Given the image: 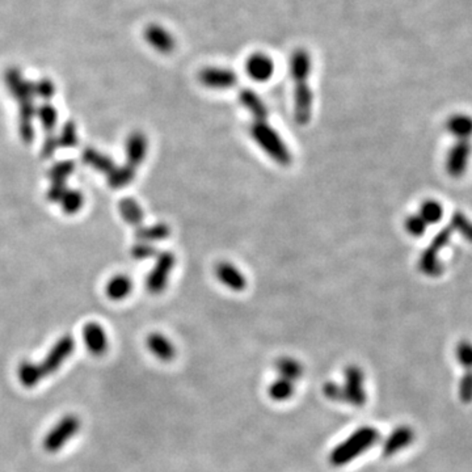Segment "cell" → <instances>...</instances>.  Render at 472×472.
I'll return each instance as SVG.
<instances>
[{"instance_id":"31","label":"cell","mask_w":472,"mask_h":472,"mask_svg":"<svg viewBox=\"0 0 472 472\" xmlns=\"http://www.w3.org/2000/svg\"><path fill=\"white\" fill-rule=\"evenodd\" d=\"M34 93L45 100H50L55 93V85L50 79H41L34 84Z\"/></svg>"},{"instance_id":"14","label":"cell","mask_w":472,"mask_h":472,"mask_svg":"<svg viewBox=\"0 0 472 472\" xmlns=\"http://www.w3.org/2000/svg\"><path fill=\"white\" fill-rule=\"evenodd\" d=\"M240 105L249 112L255 121H267L269 109L267 104L258 96V93L251 88H244L237 95Z\"/></svg>"},{"instance_id":"22","label":"cell","mask_w":472,"mask_h":472,"mask_svg":"<svg viewBox=\"0 0 472 472\" xmlns=\"http://www.w3.org/2000/svg\"><path fill=\"white\" fill-rule=\"evenodd\" d=\"M120 209H121V214L127 223L134 225V226H138L142 223L144 221L142 207L133 198H125L120 205Z\"/></svg>"},{"instance_id":"6","label":"cell","mask_w":472,"mask_h":472,"mask_svg":"<svg viewBox=\"0 0 472 472\" xmlns=\"http://www.w3.org/2000/svg\"><path fill=\"white\" fill-rule=\"evenodd\" d=\"M452 227L443 228L440 234H437L433 239L431 246L428 247L419 260V268L421 272L431 277H438L442 275V264L440 263V251L447 246L452 234Z\"/></svg>"},{"instance_id":"1","label":"cell","mask_w":472,"mask_h":472,"mask_svg":"<svg viewBox=\"0 0 472 472\" xmlns=\"http://www.w3.org/2000/svg\"><path fill=\"white\" fill-rule=\"evenodd\" d=\"M312 70V58L307 49L298 48L290 55L289 71L294 83V120L298 125H307L312 117L314 95L308 84Z\"/></svg>"},{"instance_id":"33","label":"cell","mask_w":472,"mask_h":472,"mask_svg":"<svg viewBox=\"0 0 472 472\" xmlns=\"http://www.w3.org/2000/svg\"><path fill=\"white\" fill-rule=\"evenodd\" d=\"M71 163H61V165H57L54 169L52 171V179L54 180V184H62L66 177L70 175L72 172Z\"/></svg>"},{"instance_id":"32","label":"cell","mask_w":472,"mask_h":472,"mask_svg":"<svg viewBox=\"0 0 472 472\" xmlns=\"http://www.w3.org/2000/svg\"><path fill=\"white\" fill-rule=\"evenodd\" d=\"M156 255V249L151 243H146V242H141L133 248V256L138 260H146V258H151Z\"/></svg>"},{"instance_id":"20","label":"cell","mask_w":472,"mask_h":472,"mask_svg":"<svg viewBox=\"0 0 472 472\" xmlns=\"http://www.w3.org/2000/svg\"><path fill=\"white\" fill-rule=\"evenodd\" d=\"M133 289L132 279L126 276H116L106 285V294L113 300H121L127 297Z\"/></svg>"},{"instance_id":"30","label":"cell","mask_w":472,"mask_h":472,"mask_svg":"<svg viewBox=\"0 0 472 472\" xmlns=\"http://www.w3.org/2000/svg\"><path fill=\"white\" fill-rule=\"evenodd\" d=\"M61 200L62 206H63L64 211H67V213L78 211L83 204L82 195L78 192H64V195Z\"/></svg>"},{"instance_id":"3","label":"cell","mask_w":472,"mask_h":472,"mask_svg":"<svg viewBox=\"0 0 472 472\" xmlns=\"http://www.w3.org/2000/svg\"><path fill=\"white\" fill-rule=\"evenodd\" d=\"M249 134L257 146L277 165H286L291 163L293 156L288 144L282 139L277 130L270 126L268 121H254L249 126Z\"/></svg>"},{"instance_id":"23","label":"cell","mask_w":472,"mask_h":472,"mask_svg":"<svg viewBox=\"0 0 472 472\" xmlns=\"http://www.w3.org/2000/svg\"><path fill=\"white\" fill-rule=\"evenodd\" d=\"M417 214L425 221L426 225H436L442 219L443 209L440 202L434 200H428L421 204L420 210Z\"/></svg>"},{"instance_id":"7","label":"cell","mask_w":472,"mask_h":472,"mask_svg":"<svg viewBox=\"0 0 472 472\" xmlns=\"http://www.w3.org/2000/svg\"><path fill=\"white\" fill-rule=\"evenodd\" d=\"M175 255L169 251L160 252L156 257L155 267L146 278V288L153 294H160L168 285L169 276L175 267Z\"/></svg>"},{"instance_id":"9","label":"cell","mask_w":472,"mask_h":472,"mask_svg":"<svg viewBox=\"0 0 472 472\" xmlns=\"http://www.w3.org/2000/svg\"><path fill=\"white\" fill-rule=\"evenodd\" d=\"M472 146L468 139H458L452 144L446 156V171L452 177H461L466 174L470 156H471Z\"/></svg>"},{"instance_id":"19","label":"cell","mask_w":472,"mask_h":472,"mask_svg":"<svg viewBox=\"0 0 472 472\" xmlns=\"http://www.w3.org/2000/svg\"><path fill=\"white\" fill-rule=\"evenodd\" d=\"M446 129L458 139H470L472 137V117L468 114H454L447 120Z\"/></svg>"},{"instance_id":"2","label":"cell","mask_w":472,"mask_h":472,"mask_svg":"<svg viewBox=\"0 0 472 472\" xmlns=\"http://www.w3.org/2000/svg\"><path fill=\"white\" fill-rule=\"evenodd\" d=\"M75 349V341L71 336L66 335L58 340L43 361L34 363L31 361H22L18 368V378L25 389H33L41 380L48 378L61 369L62 365L71 356Z\"/></svg>"},{"instance_id":"10","label":"cell","mask_w":472,"mask_h":472,"mask_svg":"<svg viewBox=\"0 0 472 472\" xmlns=\"http://www.w3.org/2000/svg\"><path fill=\"white\" fill-rule=\"evenodd\" d=\"M276 64L267 53H252L246 61V72L249 79L254 82L265 83L275 75Z\"/></svg>"},{"instance_id":"5","label":"cell","mask_w":472,"mask_h":472,"mask_svg":"<svg viewBox=\"0 0 472 472\" xmlns=\"http://www.w3.org/2000/svg\"><path fill=\"white\" fill-rule=\"evenodd\" d=\"M377 437L374 429L363 428L356 431L348 441L341 443L338 449H335L331 455V462L336 466L349 462L354 457L359 455L363 450L370 447Z\"/></svg>"},{"instance_id":"4","label":"cell","mask_w":472,"mask_h":472,"mask_svg":"<svg viewBox=\"0 0 472 472\" xmlns=\"http://www.w3.org/2000/svg\"><path fill=\"white\" fill-rule=\"evenodd\" d=\"M82 428V421L74 415L69 413L61 417L43 438V449L50 454L62 450L72 438L78 436Z\"/></svg>"},{"instance_id":"34","label":"cell","mask_w":472,"mask_h":472,"mask_svg":"<svg viewBox=\"0 0 472 472\" xmlns=\"http://www.w3.org/2000/svg\"><path fill=\"white\" fill-rule=\"evenodd\" d=\"M62 137H64L63 144L66 146H72L76 144V127L74 123H67L62 132Z\"/></svg>"},{"instance_id":"17","label":"cell","mask_w":472,"mask_h":472,"mask_svg":"<svg viewBox=\"0 0 472 472\" xmlns=\"http://www.w3.org/2000/svg\"><path fill=\"white\" fill-rule=\"evenodd\" d=\"M146 345L155 357L160 361L169 362L175 359V345L172 344L171 340L165 338L162 333H158V332L150 333L146 340Z\"/></svg>"},{"instance_id":"11","label":"cell","mask_w":472,"mask_h":472,"mask_svg":"<svg viewBox=\"0 0 472 472\" xmlns=\"http://www.w3.org/2000/svg\"><path fill=\"white\" fill-rule=\"evenodd\" d=\"M144 37L146 42L160 54H171L175 52V36L159 24H150L144 28Z\"/></svg>"},{"instance_id":"15","label":"cell","mask_w":472,"mask_h":472,"mask_svg":"<svg viewBox=\"0 0 472 472\" xmlns=\"http://www.w3.org/2000/svg\"><path fill=\"white\" fill-rule=\"evenodd\" d=\"M83 339L88 350L95 356H102L108 350V336L97 323H88L83 328Z\"/></svg>"},{"instance_id":"28","label":"cell","mask_w":472,"mask_h":472,"mask_svg":"<svg viewBox=\"0 0 472 472\" xmlns=\"http://www.w3.org/2000/svg\"><path fill=\"white\" fill-rule=\"evenodd\" d=\"M269 394L273 399L276 401H286L289 396L293 394V386H291V382L290 380H278L277 382H275L270 389H269Z\"/></svg>"},{"instance_id":"21","label":"cell","mask_w":472,"mask_h":472,"mask_svg":"<svg viewBox=\"0 0 472 472\" xmlns=\"http://www.w3.org/2000/svg\"><path fill=\"white\" fill-rule=\"evenodd\" d=\"M169 235H171V228L165 223H158L154 226L144 227L137 232V237L141 242H146V243H154V242H159V240H165Z\"/></svg>"},{"instance_id":"24","label":"cell","mask_w":472,"mask_h":472,"mask_svg":"<svg viewBox=\"0 0 472 472\" xmlns=\"http://www.w3.org/2000/svg\"><path fill=\"white\" fill-rule=\"evenodd\" d=\"M276 369H277L281 378L286 380H298L302 374V366L298 362L297 359H289V357H282L276 362Z\"/></svg>"},{"instance_id":"13","label":"cell","mask_w":472,"mask_h":472,"mask_svg":"<svg viewBox=\"0 0 472 472\" xmlns=\"http://www.w3.org/2000/svg\"><path fill=\"white\" fill-rule=\"evenodd\" d=\"M6 79V84L12 93V96L19 102V103H27V102H32V97L34 93V84L28 82L27 79H24L22 74H21L18 69L12 67L6 71L4 75Z\"/></svg>"},{"instance_id":"8","label":"cell","mask_w":472,"mask_h":472,"mask_svg":"<svg viewBox=\"0 0 472 472\" xmlns=\"http://www.w3.org/2000/svg\"><path fill=\"white\" fill-rule=\"evenodd\" d=\"M198 82L207 90L225 91L237 84V75L234 70L221 66H207L198 72Z\"/></svg>"},{"instance_id":"29","label":"cell","mask_w":472,"mask_h":472,"mask_svg":"<svg viewBox=\"0 0 472 472\" xmlns=\"http://www.w3.org/2000/svg\"><path fill=\"white\" fill-rule=\"evenodd\" d=\"M39 117L41 120L42 125L46 130H52L57 123V120H58V113L55 111V108L50 105V104H45L42 105L41 108L39 109Z\"/></svg>"},{"instance_id":"18","label":"cell","mask_w":472,"mask_h":472,"mask_svg":"<svg viewBox=\"0 0 472 472\" xmlns=\"http://www.w3.org/2000/svg\"><path fill=\"white\" fill-rule=\"evenodd\" d=\"M127 158H129V165L132 167H137L141 165L146 158L147 150H148V142L144 133H133L129 139H127Z\"/></svg>"},{"instance_id":"27","label":"cell","mask_w":472,"mask_h":472,"mask_svg":"<svg viewBox=\"0 0 472 472\" xmlns=\"http://www.w3.org/2000/svg\"><path fill=\"white\" fill-rule=\"evenodd\" d=\"M404 227H405V231L410 235L413 236V237H420L425 234L428 225L425 223V221L419 214H412V216L405 218Z\"/></svg>"},{"instance_id":"16","label":"cell","mask_w":472,"mask_h":472,"mask_svg":"<svg viewBox=\"0 0 472 472\" xmlns=\"http://www.w3.org/2000/svg\"><path fill=\"white\" fill-rule=\"evenodd\" d=\"M345 392L342 396L353 404H362L365 401V391L362 390L363 374L357 366H349L345 370Z\"/></svg>"},{"instance_id":"26","label":"cell","mask_w":472,"mask_h":472,"mask_svg":"<svg viewBox=\"0 0 472 472\" xmlns=\"http://www.w3.org/2000/svg\"><path fill=\"white\" fill-rule=\"evenodd\" d=\"M134 174H135V171H134V167H132V165H127V167H123V168H116V169H113L112 175L109 176V181L116 188H121V186L130 184L133 181Z\"/></svg>"},{"instance_id":"12","label":"cell","mask_w":472,"mask_h":472,"mask_svg":"<svg viewBox=\"0 0 472 472\" xmlns=\"http://www.w3.org/2000/svg\"><path fill=\"white\" fill-rule=\"evenodd\" d=\"M214 273H216V279L223 286L230 289L231 291L240 293L246 290L247 285H248L247 277L244 273L232 263H228V261L218 263L214 269Z\"/></svg>"},{"instance_id":"25","label":"cell","mask_w":472,"mask_h":472,"mask_svg":"<svg viewBox=\"0 0 472 472\" xmlns=\"http://www.w3.org/2000/svg\"><path fill=\"white\" fill-rule=\"evenodd\" d=\"M450 227L452 230H457L458 232H461L467 242L472 243V222L463 213H459V211L454 213Z\"/></svg>"}]
</instances>
